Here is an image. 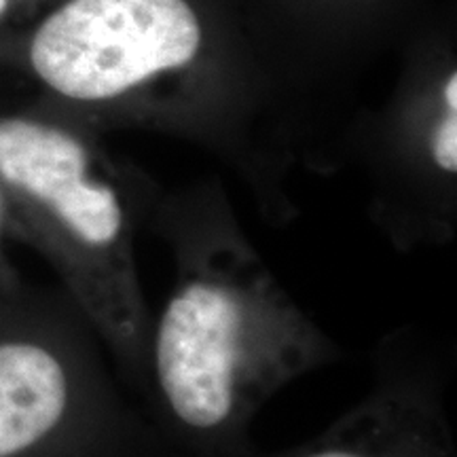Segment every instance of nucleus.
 <instances>
[{
  "label": "nucleus",
  "instance_id": "obj_1",
  "mask_svg": "<svg viewBox=\"0 0 457 457\" xmlns=\"http://www.w3.org/2000/svg\"><path fill=\"white\" fill-rule=\"evenodd\" d=\"M245 34L228 0H57L24 38L34 77L81 104L121 100Z\"/></svg>",
  "mask_w": 457,
  "mask_h": 457
},
{
  "label": "nucleus",
  "instance_id": "obj_7",
  "mask_svg": "<svg viewBox=\"0 0 457 457\" xmlns=\"http://www.w3.org/2000/svg\"><path fill=\"white\" fill-rule=\"evenodd\" d=\"M13 0H0V30H3V26H4V21H7V17H9V13H11V9H13ZM3 34V32H0ZM3 38V37H0Z\"/></svg>",
  "mask_w": 457,
  "mask_h": 457
},
{
  "label": "nucleus",
  "instance_id": "obj_5",
  "mask_svg": "<svg viewBox=\"0 0 457 457\" xmlns=\"http://www.w3.org/2000/svg\"><path fill=\"white\" fill-rule=\"evenodd\" d=\"M407 0H242L245 38H384Z\"/></svg>",
  "mask_w": 457,
  "mask_h": 457
},
{
  "label": "nucleus",
  "instance_id": "obj_9",
  "mask_svg": "<svg viewBox=\"0 0 457 457\" xmlns=\"http://www.w3.org/2000/svg\"><path fill=\"white\" fill-rule=\"evenodd\" d=\"M13 3H37V0H13Z\"/></svg>",
  "mask_w": 457,
  "mask_h": 457
},
{
  "label": "nucleus",
  "instance_id": "obj_6",
  "mask_svg": "<svg viewBox=\"0 0 457 457\" xmlns=\"http://www.w3.org/2000/svg\"><path fill=\"white\" fill-rule=\"evenodd\" d=\"M432 159L447 174L457 171V111H445L432 134Z\"/></svg>",
  "mask_w": 457,
  "mask_h": 457
},
{
  "label": "nucleus",
  "instance_id": "obj_3",
  "mask_svg": "<svg viewBox=\"0 0 457 457\" xmlns=\"http://www.w3.org/2000/svg\"><path fill=\"white\" fill-rule=\"evenodd\" d=\"M0 179L47 205L85 244L106 245L121 231L123 212L114 191L89 179L87 148L57 125L0 119Z\"/></svg>",
  "mask_w": 457,
  "mask_h": 457
},
{
  "label": "nucleus",
  "instance_id": "obj_2",
  "mask_svg": "<svg viewBox=\"0 0 457 457\" xmlns=\"http://www.w3.org/2000/svg\"><path fill=\"white\" fill-rule=\"evenodd\" d=\"M242 312L227 290L195 282L170 301L157 335L159 381L174 413L193 428L225 421Z\"/></svg>",
  "mask_w": 457,
  "mask_h": 457
},
{
  "label": "nucleus",
  "instance_id": "obj_4",
  "mask_svg": "<svg viewBox=\"0 0 457 457\" xmlns=\"http://www.w3.org/2000/svg\"><path fill=\"white\" fill-rule=\"evenodd\" d=\"M66 375L47 350L28 343L0 345V457L32 447L62 420Z\"/></svg>",
  "mask_w": 457,
  "mask_h": 457
},
{
  "label": "nucleus",
  "instance_id": "obj_8",
  "mask_svg": "<svg viewBox=\"0 0 457 457\" xmlns=\"http://www.w3.org/2000/svg\"><path fill=\"white\" fill-rule=\"evenodd\" d=\"M310 457H362V455L347 453V451H320V453H313Z\"/></svg>",
  "mask_w": 457,
  "mask_h": 457
}]
</instances>
